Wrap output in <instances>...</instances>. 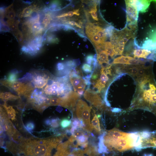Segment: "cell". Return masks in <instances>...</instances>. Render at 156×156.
Here are the masks:
<instances>
[{"instance_id":"8d00e7d4","label":"cell","mask_w":156,"mask_h":156,"mask_svg":"<svg viewBox=\"0 0 156 156\" xmlns=\"http://www.w3.org/2000/svg\"><path fill=\"white\" fill-rule=\"evenodd\" d=\"M59 5V2L57 1H53L50 5L49 8L51 10H54L58 8Z\"/></svg>"},{"instance_id":"d4e9b609","label":"cell","mask_w":156,"mask_h":156,"mask_svg":"<svg viewBox=\"0 0 156 156\" xmlns=\"http://www.w3.org/2000/svg\"><path fill=\"white\" fill-rule=\"evenodd\" d=\"M104 47L105 51L108 55L110 56L111 57H113L115 54L111 43L109 41L105 42Z\"/></svg>"},{"instance_id":"d590c367","label":"cell","mask_w":156,"mask_h":156,"mask_svg":"<svg viewBox=\"0 0 156 156\" xmlns=\"http://www.w3.org/2000/svg\"><path fill=\"white\" fill-rule=\"evenodd\" d=\"M25 127L28 131H30L34 129L35 125L33 122H29L27 123Z\"/></svg>"},{"instance_id":"44dd1931","label":"cell","mask_w":156,"mask_h":156,"mask_svg":"<svg viewBox=\"0 0 156 156\" xmlns=\"http://www.w3.org/2000/svg\"><path fill=\"white\" fill-rule=\"evenodd\" d=\"M36 9L32 5L25 8L20 13V16L21 17H27L31 16L33 12L36 10Z\"/></svg>"},{"instance_id":"7402d4cb","label":"cell","mask_w":156,"mask_h":156,"mask_svg":"<svg viewBox=\"0 0 156 156\" xmlns=\"http://www.w3.org/2000/svg\"><path fill=\"white\" fill-rule=\"evenodd\" d=\"M96 7L97 3L96 2L93 3L92 5V7L88 13L90 14L92 18L95 21H98L99 19L96 12L97 11Z\"/></svg>"},{"instance_id":"7c38bea8","label":"cell","mask_w":156,"mask_h":156,"mask_svg":"<svg viewBox=\"0 0 156 156\" xmlns=\"http://www.w3.org/2000/svg\"><path fill=\"white\" fill-rule=\"evenodd\" d=\"M153 51L144 49H135L133 52L134 58H142L148 59Z\"/></svg>"},{"instance_id":"484cf974","label":"cell","mask_w":156,"mask_h":156,"mask_svg":"<svg viewBox=\"0 0 156 156\" xmlns=\"http://www.w3.org/2000/svg\"><path fill=\"white\" fill-rule=\"evenodd\" d=\"M16 69L12 71L8 76L7 80L13 83L16 81L17 78V71Z\"/></svg>"},{"instance_id":"d6a6232c","label":"cell","mask_w":156,"mask_h":156,"mask_svg":"<svg viewBox=\"0 0 156 156\" xmlns=\"http://www.w3.org/2000/svg\"><path fill=\"white\" fill-rule=\"evenodd\" d=\"M62 22L63 23L67 25H69L73 26H75L76 27L79 28H81V25L80 24V23L79 24H78L74 21H70L66 20H62Z\"/></svg>"},{"instance_id":"4dcf8cb0","label":"cell","mask_w":156,"mask_h":156,"mask_svg":"<svg viewBox=\"0 0 156 156\" xmlns=\"http://www.w3.org/2000/svg\"><path fill=\"white\" fill-rule=\"evenodd\" d=\"M13 33L18 41L20 42H21L23 39V35L22 32L18 29L13 31Z\"/></svg>"},{"instance_id":"4316f807","label":"cell","mask_w":156,"mask_h":156,"mask_svg":"<svg viewBox=\"0 0 156 156\" xmlns=\"http://www.w3.org/2000/svg\"><path fill=\"white\" fill-rule=\"evenodd\" d=\"M46 40L47 42L50 43H57L59 41L58 39L53 34H49L47 35Z\"/></svg>"},{"instance_id":"6da1fadb","label":"cell","mask_w":156,"mask_h":156,"mask_svg":"<svg viewBox=\"0 0 156 156\" xmlns=\"http://www.w3.org/2000/svg\"><path fill=\"white\" fill-rule=\"evenodd\" d=\"M135 81L136 90L127 111L142 109L156 116V81L152 73Z\"/></svg>"},{"instance_id":"b9f144b4","label":"cell","mask_w":156,"mask_h":156,"mask_svg":"<svg viewBox=\"0 0 156 156\" xmlns=\"http://www.w3.org/2000/svg\"><path fill=\"white\" fill-rule=\"evenodd\" d=\"M13 4H11V5L6 8L5 9V15H6L8 14L10 12L13 10Z\"/></svg>"},{"instance_id":"7a4b0ae2","label":"cell","mask_w":156,"mask_h":156,"mask_svg":"<svg viewBox=\"0 0 156 156\" xmlns=\"http://www.w3.org/2000/svg\"><path fill=\"white\" fill-rule=\"evenodd\" d=\"M99 138L107 150L122 152L142 149L140 132H125L114 128L104 132Z\"/></svg>"},{"instance_id":"30bf717a","label":"cell","mask_w":156,"mask_h":156,"mask_svg":"<svg viewBox=\"0 0 156 156\" xmlns=\"http://www.w3.org/2000/svg\"><path fill=\"white\" fill-rule=\"evenodd\" d=\"M127 23L137 22L138 12L136 6L135 0H125Z\"/></svg>"},{"instance_id":"7bdbcfd3","label":"cell","mask_w":156,"mask_h":156,"mask_svg":"<svg viewBox=\"0 0 156 156\" xmlns=\"http://www.w3.org/2000/svg\"><path fill=\"white\" fill-rule=\"evenodd\" d=\"M150 39L156 41V30L153 31L150 35Z\"/></svg>"},{"instance_id":"ffe728a7","label":"cell","mask_w":156,"mask_h":156,"mask_svg":"<svg viewBox=\"0 0 156 156\" xmlns=\"http://www.w3.org/2000/svg\"><path fill=\"white\" fill-rule=\"evenodd\" d=\"M0 98L3 101L15 100L19 98L18 96L10 92H1L0 93Z\"/></svg>"},{"instance_id":"277c9868","label":"cell","mask_w":156,"mask_h":156,"mask_svg":"<svg viewBox=\"0 0 156 156\" xmlns=\"http://www.w3.org/2000/svg\"><path fill=\"white\" fill-rule=\"evenodd\" d=\"M91 107L81 99L78 100L76 106V114L80 121L83 122L85 127L84 129L92 132L93 129L90 122Z\"/></svg>"},{"instance_id":"8992f818","label":"cell","mask_w":156,"mask_h":156,"mask_svg":"<svg viewBox=\"0 0 156 156\" xmlns=\"http://www.w3.org/2000/svg\"><path fill=\"white\" fill-rule=\"evenodd\" d=\"M95 26L91 23H87L85 27V32L88 38L95 46L96 51H99L105 49V42L97 34Z\"/></svg>"},{"instance_id":"cb8c5ba5","label":"cell","mask_w":156,"mask_h":156,"mask_svg":"<svg viewBox=\"0 0 156 156\" xmlns=\"http://www.w3.org/2000/svg\"><path fill=\"white\" fill-rule=\"evenodd\" d=\"M52 20L51 15L50 13H47L45 14L42 23L43 25L42 27L44 29L47 27Z\"/></svg>"},{"instance_id":"3957f363","label":"cell","mask_w":156,"mask_h":156,"mask_svg":"<svg viewBox=\"0 0 156 156\" xmlns=\"http://www.w3.org/2000/svg\"><path fill=\"white\" fill-rule=\"evenodd\" d=\"M61 139V137H54L24 139L19 149L26 156H50L52 150L56 147Z\"/></svg>"},{"instance_id":"f6af8a7d","label":"cell","mask_w":156,"mask_h":156,"mask_svg":"<svg viewBox=\"0 0 156 156\" xmlns=\"http://www.w3.org/2000/svg\"><path fill=\"white\" fill-rule=\"evenodd\" d=\"M66 14L67 16L72 17L74 15H75V13L74 10H73V11H70L66 13Z\"/></svg>"},{"instance_id":"603a6c76","label":"cell","mask_w":156,"mask_h":156,"mask_svg":"<svg viewBox=\"0 0 156 156\" xmlns=\"http://www.w3.org/2000/svg\"><path fill=\"white\" fill-rule=\"evenodd\" d=\"M95 31L97 35L104 42L106 40L107 36L104 31V29L98 26H95Z\"/></svg>"},{"instance_id":"e575fe53","label":"cell","mask_w":156,"mask_h":156,"mask_svg":"<svg viewBox=\"0 0 156 156\" xmlns=\"http://www.w3.org/2000/svg\"><path fill=\"white\" fill-rule=\"evenodd\" d=\"M1 83L3 85L8 88L12 89L13 83H11L7 80H1Z\"/></svg>"},{"instance_id":"5bb4252c","label":"cell","mask_w":156,"mask_h":156,"mask_svg":"<svg viewBox=\"0 0 156 156\" xmlns=\"http://www.w3.org/2000/svg\"><path fill=\"white\" fill-rule=\"evenodd\" d=\"M97 60L98 64L102 65L103 64H108V55L105 51L101 50L97 52Z\"/></svg>"},{"instance_id":"f546056e","label":"cell","mask_w":156,"mask_h":156,"mask_svg":"<svg viewBox=\"0 0 156 156\" xmlns=\"http://www.w3.org/2000/svg\"><path fill=\"white\" fill-rule=\"evenodd\" d=\"M72 122L71 120L66 118L62 119L60 122L61 127L62 128H66L70 126Z\"/></svg>"},{"instance_id":"9c48e42d","label":"cell","mask_w":156,"mask_h":156,"mask_svg":"<svg viewBox=\"0 0 156 156\" xmlns=\"http://www.w3.org/2000/svg\"><path fill=\"white\" fill-rule=\"evenodd\" d=\"M85 99L92 105L101 109L104 108L103 101L98 93L87 88L83 94Z\"/></svg>"},{"instance_id":"836d02e7","label":"cell","mask_w":156,"mask_h":156,"mask_svg":"<svg viewBox=\"0 0 156 156\" xmlns=\"http://www.w3.org/2000/svg\"><path fill=\"white\" fill-rule=\"evenodd\" d=\"M49 125L53 128L58 127L59 126L58 120L57 118H53L50 120Z\"/></svg>"},{"instance_id":"74e56055","label":"cell","mask_w":156,"mask_h":156,"mask_svg":"<svg viewBox=\"0 0 156 156\" xmlns=\"http://www.w3.org/2000/svg\"><path fill=\"white\" fill-rule=\"evenodd\" d=\"M5 16L9 19H14L15 16L16 14L15 12L13 10L7 14L5 15Z\"/></svg>"},{"instance_id":"bcb514c9","label":"cell","mask_w":156,"mask_h":156,"mask_svg":"<svg viewBox=\"0 0 156 156\" xmlns=\"http://www.w3.org/2000/svg\"><path fill=\"white\" fill-rule=\"evenodd\" d=\"M54 156H61L60 155L55 153V154L54 155Z\"/></svg>"},{"instance_id":"f1b7e54d","label":"cell","mask_w":156,"mask_h":156,"mask_svg":"<svg viewBox=\"0 0 156 156\" xmlns=\"http://www.w3.org/2000/svg\"><path fill=\"white\" fill-rule=\"evenodd\" d=\"M62 101L60 97H53L50 98V106L58 105Z\"/></svg>"},{"instance_id":"ab89813d","label":"cell","mask_w":156,"mask_h":156,"mask_svg":"<svg viewBox=\"0 0 156 156\" xmlns=\"http://www.w3.org/2000/svg\"><path fill=\"white\" fill-rule=\"evenodd\" d=\"M128 26L131 29L135 31L137 27V22L129 23Z\"/></svg>"},{"instance_id":"ba28073f","label":"cell","mask_w":156,"mask_h":156,"mask_svg":"<svg viewBox=\"0 0 156 156\" xmlns=\"http://www.w3.org/2000/svg\"><path fill=\"white\" fill-rule=\"evenodd\" d=\"M80 97L78 94L72 90L61 97L60 105L71 110H74L76 103Z\"/></svg>"},{"instance_id":"e0dca14e","label":"cell","mask_w":156,"mask_h":156,"mask_svg":"<svg viewBox=\"0 0 156 156\" xmlns=\"http://www.w3.org/2000/svg\"><path fill=\"white\" fill-rule=\"evenodd\" d=\"M88 136L86 134H85L75 138L79 146L83 148H86L88 145Z\"/></svg>"},{"instance_id":"1f68e13d","label":"cell","mask_w":156,"mask_h":156,"mask_svg":"<svg viewBox=\"0 0 156 156\" xmlns=\"http://www.w3.org/2000/svg\"><path fill=\"white\" fill-rule=\"evenodd\" d=\"M114 29L113 27L111 25L108 26L104 29L107 37H110Z\"/></svg>"},{"instance_id":"83f0119b","label":"cell","mask_w":156,"mask_h":156,"mask_svg":"<svg viewBox=\"0 0 156 156\" xmlns=\"http://www.w3.org/2000/svg\"><path fill=\"white\" fill-rule=\"evenodd\" d=\"M82 69L85 73L87 74L91 73V74L94 68L91 65L87 63H84L82 65Z\"/></svg>"},{"instance_id":"4fadbf2b","label":"cell","mask_w":156,"mask_h":156,"mask_svg":"<svg viewBox=\"0 0 156 156\" xmlns=\"http://www.w3.org/2000/svg\"><path fill=\"white\" fill-rule=\"evenodd\" d=\"M151 1L135 0V4L138 12H145L149 6Z\"/></svg>"},{"instance_id":"ac0fdd59","label":"cell","mask_w":156,"mask_h":156,"mask_svg":"<svg viewBox=\"0 0 156 156\" xmlns=\"http://www.w3.org/2000/svg\"><path fill=\"white\" fill-rule=\"evenodd\" d=\"M3 107L6 110L9 118L12 120H14L16 119V111L11 106H8L5 103Z\"/></svg>"},{"instance_id":"8fae6325","label":"cell","mask_w":156,"mask_h":156,"mask_svg":"<svg viewBox=\"0 0 156 156\" xmlns=\"http://www.w3.org/2000/svg\"><path fill=\"white\" fill-rule=\"evenodd\" d=\"M70 81L75 91L81 96L83 94L86 85L84 79L79 76L69 77Z\"/></svg>"},{"instance_id":"9a60e30c","label":"cell","mask_w":156,"mask_h":156,"mask_svg":"<svg viewBox=\"0 0 156 156\" xmlns=\"http://www.w3.org/2000/svg\"><path fill=\"white\" fill-rule=\"evenodd\" d=\"M140 48L151 51L156 50V42L149 38L145 40Z\"/></svg>"},{"instance_id":"5b68a950","label":"cell","mask_w":156,"mask_h":156,"mask_svg":"<svg viewBox=\"0 0 156 156\" xmlns=\"http://www.w3.org/2000/svg\"><path fill=\"white\" fill-rule=\"evenodd\" d=\"M134 36L133 31L127 27L119 31L114 29L110 37L112 46H125L129 40L133 37Z\"/></svg>"},{"instance_id":"60d3db41","label":"cell","mask_w":156,"mask_h":156,"mask_svg":"<svg viewBox=\"0 0 156 156\" xmlns=\"http://www.w3.org/2000/svg\"><path fill=\"white\" fill-rule=\"evenodd\" d=\"M0 30L1 31H10V28L7 25L1 24Z\"/></svg>"},{"instance_id":"2e32d148","label":"cell","mask_w":156,"mask_h":156,"mask_svg":"<svg viewBox=\"0 0 156 156\" xmlns=\"http://www.w3.org/2000/svg\"><path fill=\"white\" fill-rule=\"evenodd\" d=\"M99 118L98 116L94 112V116L92 120L91 124L93 129L98 134H100L101 133V129Z\"/></svg>"},{"instance_id":"d6986e66","label":"cell","mask_w":156,"mask_h":156,"mask_svg":"<svg viewBox=\"0 0 156 156\" xmlns=\"http://www.w3.org/2000/svg\"><path fill=\"white\" fill-rule=\"evenodd\" d=\"M133 58L129 56L122 55L114 59L112 63L128 64L129 61Z\"/></svg>"},{"instance_id":"52a82bcc","label":"cell","mask_w":156,"mask_h":156,"mask_svg":"<svg viewBox=\"0 0 156 156\" xmlns=\"http://www.w3.org/2000/svg\"><path fill=\"white\" fill-rule=\"evenodd\" d=\"M31 75L34 87L39 89L44 87L51 78L47 73L41 71H34Z\"/></svg>"},{"instance_id":"f35d334b","label":"cell","mask_w":156,"mask_h":156,"mask_svg":"<svg viewBox=\"0 0 156 156\" xmlns=\"http://www.w3.org/2000/svg\"><path fill=\"white\" fill-rule=\"evenodd\" d=\"M19 23V21H15V23L12 25L11 29L13 31H15L18 30V25Z\"/></svg>"},{"instance_id":"ee69618b","label":"cell","mask_w":156,"mask_h":156,"mask_svg":"<svg viewBox=\"0 0 156 156\" xmlns=\"http://www.w3.org/2000/svg\"><path fill=\"white\" fill-rule=\"evenodd\" d=\"M15 21L14 19H8L7 21V24L10 28H11L12 25L15 23Z\"/></svg>"}]
</instances>
